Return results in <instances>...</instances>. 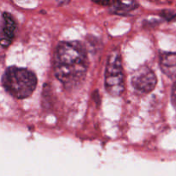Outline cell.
<instances>
[{"instance_id": "1", "label": "cell", "mask_w": 176, "mask_h": 176, "mask_svg": "<svg viewBox=\"0 0 176 176\" xmlns=\"http://www.w3.org/2000/svg\"><path fill=\"white\" fill-rule=\"evenodd\" d=\"M88 69V59L78 42L64 41L57 47L54 56V73L65 85H75L84 79Z\"/></svg>"}, {"instance_id": "2", "label": "cell", "mask_w": 176, "mask_h": 176, "mask_svg": "<svg viewBox=\"0 0 176 176\" xmlns=\"http://www.w3.org/2000/svg\"><path fill=\"white\" fill-rule=\"evenodd\" d=\"M2 82L7 92L17 99L31 96L37 85V78L31 71L15 66L6 70Z\"/></svg>"}, {"instance_id": "3", "label": "cell", "mask_w": 176, "mask_h": 176, "mask_svg": "<svg viewBox=\"0 0 176 176\" xmlns=\"http://www.w3.org/2000/svg\"><path fill=\"white\" fill-rule=\"evenodd\" d=\"M106 89L111 96H119L125 90V75L120 55L117 51L109 55L105 73Z\"/></svg>"}, {"instance_id": "4", "label": "cell", "mask_w": 176, "mask_h": 176, "mask_svg": "<svg viewBox=\"0 0 176 176\" xmlns=\"http://www.w3.org/2000/svg\"><path fill=\"white\" fill-rule=\"evenodd\" d=\"M157 79L155 73L148 67L143 66L137 71L132 78V84L137 91L149 93L155 88Z\"/></svg>"}, {"instance_id": "5", "label": "cell", "mask_w": 176, "mask_h": 176, "mask_svg": "<svg viewBox=\"0 0 176 176\" xmlns=\"http://www.w3.org/2000/svg\"><path fill=\"white\" fill-rule=\"evenodd\" d=\"M16 23L10 13L5 12L3 15V21L0 31V45L4 47H7L11 44L15 36Z\"/></svg>"}, {"instance_id": "6", "label": "cell", "mask_w": 176, "mask_h": 176, "mask_svg": "<svg viewBox=\"0 0 176 176\" xmlns=\"http://www.w3.org/2000/svg\"><path fill=\"white\" fill-rule=\"evenodd\" d=\"M160 66L166 76L171 78L176 77L175 52H162L160 56Z\"/></svg>"}, {"instance_id": "7", "label": "cell", "mask_w": 176, "mask_h": 176, "mask_svg": "<svg viewBox=\"0 0 176 176\" xmlns=\"http://www.w3.org/2000/svg\"><path fill=\"white\" fill-rule=\"evenodd\" d=\"M113 6V10L114 12L116 13H125V12H129L137 8L136 2H132V1H129V2H113L112 4Z\"/></svg>"}, {"instance_id": "8", "label": "cell", "mask_w": 176, "mask_h": 176, "mask_svg": "<svg viewBox=\"0 0 176 176\" xmlns=\"http://www.w3.org/2000/svg\"><path fill=\"white\" fill-rule=\"evenodd\" d=\"M171 100H172V104L174 108L176 110V82L173 85L172 88V94H171Z\"/></svg>"}, {"instance_id": "9", "label": "cell", "mask_w": 176, "mask_h": 176, "mask_svg": "<svg viewBox=\"0 0 176 176\" xmlns=\"http://www.w3.org/2000/svg\"><path fill=\"white\" fill-rule=\"evenodd\" d=\"M96 4H100V5H112L113 4V1H106V2H96Z\"/></svg>"}]
</instances>
